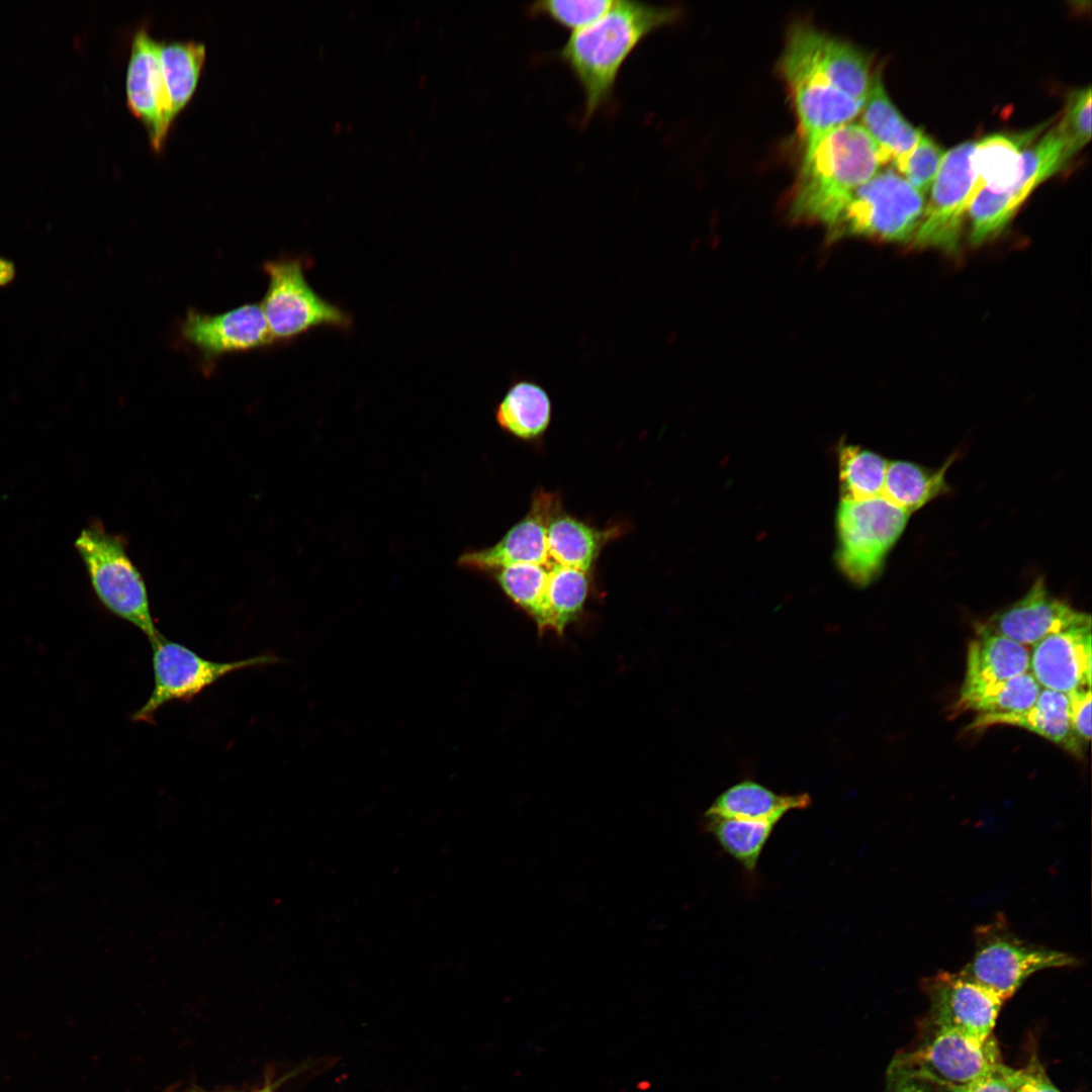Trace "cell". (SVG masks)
Masks as SVG:
<instances>
[{
    "label": "cell",
    "mask_w": 1092,
    "mask_h": 1092,
    "mask_svg": "<svg viewBox=\"0 0 1092 1092\" xmlns=\"http://www.w3.org/2000/svg\"><path fill=\"white\" fill-rule=\"evenodd\" d=\"M505 595L540 628L544 615L549 572L543 565L519 563L494 570Z\"/></svg>",
    "instance_id": "31"
},
{
    "label": "cell",
    "mask_w": 1092,
    "mask_h": 1092,
    "mask_svg": "<svg viewBox=\"0 0 1092 1092\" xmlns=\"http://www.w3.org/2000/svg\"><path fill=\"white\" fill-rule=\"evenodd\" d=\"M927 1084L929 1083L891 1064L887 1076L886 1092H927Z\"/></svg>",
    "instance_id": "38"
},
{
    "label": "cell",
    "mask_w": 1092,
    "mask_h": 1092,
    "mask_svg": "<svg viewBox=\"0 0 1092 1092\" xmlns=\"http://www.w3.org/2000/svg\"><path fill=\"white\" fill-rule=\"evenodd\" d=\"M892 1064L945 1090L992 1075L1002 1062L992 1034L979 1041L957 1030L935 1029L922 1046Z\"/></svg>",
    "instance_id": "10"
},
{
    "label": "cell",
    "mask_w": 1092,
    "mask_h": 1092,
    "mask_svg": "<svg viewBox=\"0 0 1092 1092\" xmlns=\"http://www.w3.org/2000/svg\"><path fill=\"white\" fill-rule=\"evenodd\" d=\"M770 822L706 815L704 827L743 869L753 874L774 827Z\"/></svg>",
    "instance_id": "29"
},
{
    "label": "cell",
    "mask_w": 1092,
    "mask_h": 1092,
    "mask_svg": "<svg viewBox=\"0 0 1092 1092\" xmlns=\"http://www.w3.org/2000/svg\"><path fill=\"white\" fill-rule=\"evenodd\" d=\"M860 123L876 143L883 165L907 155L923 133L908 122L889 98L880 72L873 76Z\"/></svg>",
    "instance_id": "21"
},
{
    "label": "cell",
    "mask_w": 1092,
    "mask_h": 1092,
    "mask_svg": "<svg viewBox=\"0 0 1092 1092\" xmlns=\"http://www.w3.org/2000/svg\"><path fill=\"white\" fill-rule=\"evenodd\" d=\"M1041 689L1028 671L997 682L966 701L956 703L953 712L974 711L978 715L1022 712L1034 704Z\"/></svg>",
    "instance_id": "32"
},
{
    "label": "cell",
    "mask_w": 1092,
    "mask_h": 1092,
    "mask_svg": "<svg viewBox=\"0 0 1092 1092\" xmlns=\"http://www.w3.org/2000/svg\"><path fill=\"white\" fill-rule=\"evenodd\" d=\"M1030 651L988 627L979 630L967 651L966 672L956 703L985 689L1029 671Z\"/></svg>",
    "instance_id": "18"
},
{
    "label": "cell",
    "mask_w": 1092,
    "mask_h": 1092,
    "mask_svg": "<svg viewBox=\"0 0 1092 1092\" xmlns=\"http://www.w3.org/2000/svg\"><path fill=\"white\" fill-rule=\"evenodd\" d=\"M1077 964L1068 952L1019 937L1004 915L997 914L976 927L972 958L961 972L1005 1002L1032 974Z\"/></svg>",
    "instance_id": "5"
},
{
    "label": "cell",
    "mask_w": 1092,
    "mask_h": 1092,
    "mask_svg": "<svg viewBox=\"0 0 1092 1092\" xmlns=\"http://www.w3.org/2000/svg\"><path fill=\"white\" fill-rule=\"evenodd\" d=\"M151 646L154 687L145 704L132 714L135 722L153 723L156 713L167 703L190 702L230 673L278 661L272 654L231 662L212 661L162 634L151 641Z\"/></svg>",
    "instance_id": "9"
},
{
    "label": "cell",
    "mask_w": 1092,
    "mask_h": 1092,
    "mask_svg": "<svg viewBox=\"0 0 1092 1092\" xmlns=\"http://www.w3.org/2000/svg\"><path fill=\"white\" fill-rule=\"evenodd\" d=\"M908 517V513L883 495L863 500L841 499L837 514V560L852 582L866 585L874 579Z\"/></svg>",
    "instance_id": "7"
},
{
    "label": "cell",
    "mask_w": 1092,
    "mask_h": 1092,
    "mask_svg": "<svg viewBox=\"0 0 1092 1092\" xmlns=\"http://www.w3.org/2000/svg\"><path fill=\"white\" fill-rule=\"evenodd\" d=\"M1069 719L1076 736L1086 745L1091 738V690L1080 688L1067 693Z\"/></svg>",
    "instance_id": "37"
},
{
    "label": "cell",
    "mask_w": 1092,
    "mask_h": 1092,
    "mask_svg": "<svg viewBox=\"0 0 1092 1092\" xmlns=\"http://www.w3.org/2000/svg\"><path fill=\"white\" fill-rule=\"evenodd\" d=\"M678 17L675 7L615 1L599 19L572 32L558 58L583 92L585 122L612 99L621 68L639 43Z\"/></svg>",
    "instance_id": "1"
},
{
    "label": "cell",
    "mask_w": 1092,
    "mask_h": 1092,
    "mask_svg": "<svg viewBox=\"0 0 1092 1092\" xmlns=\"http://www.w3.org/2000/svg\"><path fill=\"white\" fill-rule=\"evenodd\" d=\"M559 503L561 499L556 493L537 490L527 515L496 544L463 553L458 558V565L478 571H494L519 563L546 565L549 560L548 522Z\"/></svg>",
    "instance_id": "15"
},
{
    "label": "cell",
    "mask_w": 1092,
    "mask_h": 1092,
    "mask_svg": "<svg viewBox=\"0 0 1092 1092\" xmlns=\"http://www.w3.org/2000/svg\"><path fill=\"white\" fill-rule=\"evenodd\" d=\"M1091 640V623L1046 636L1030 651V673L1046 690L1067 694L1090 688Z\"/></svg>",
    "instance_id": "17"
},
{
    "label": "cell",
    "mask_w": 1092,
    "mask_h": 1092,
    "mask_svg": "<svg viewBox=\"0 0 1092 1092\" xmlns=\"http://www.w3.org/2000/svg\"><path fill=\"white\" fill-rule=\"evenodd\" d=\"M888 463L871 451L843 446L839 452L842 499L863 500L882 495Z\"/></svg>",
    "instance_id": "30"
},
{
    "label": "cell",
    "mask_w": 1092,
    "mask_h": 1092,
    "mask_svg": "<svg viewBox=\"0 0 1092 1092\" xmlns=\"http://www.w3.org/2000/svg\"><path fill=\"white\" fill-rule=\"evenodd\" d=\"M922 990L929 1000L928 1019L935 1029L962 1032L985 1041L1004 1003L997 995L967 978L961 971H940L924 978Z\"/></svg>",
    "instance_id": "12"
},
{
    "label": "cell",
    "mask_w": 1092,
    "mask_h": 1092,
    "mask_svg": "<svg viewBox=\"0 0 1092 1092\" xmlns=\"http://www.w3.org/2000/svg\"><path fill=\"white\" fill-rule=\"evenodd\" d=\"M997 1073L1012 1092H1060L1036 1062L1022 1069H1013L1000 1064Z\"/></svg>",
    "instance_id": "36"
},
{
    "label": "cell",
    "mask_w": 1092,
    "mask_h": 1092,
    "mask_svg": "<svg viewBox=\"0 0 1092 1092\" xmlns=\"http://www.w3.org/2000/svg\"><path fill=\"white\" fill-rule=\"evenodd\" d=\"M74 545L102 605L138 628L150 642L157 639L161 633L152 616L145 580L127 555L122 537L95 521L81 531Z\"/></svg>",
    "instance_id": "4"
},
{
    "label": "cell",
    "mask_w": 1092,
    "mask_h": 1092,
    "mask_svg": "<svg viewBox=\"0 0 1092 1092\" xmlns=\"http://www.w3.org/2000/svg\"><path fill=\"white\" fill-rule=\"evenodd\" d=\"M179 333L208 362L274 343L259 303H247L216 314L189 309L180 323Z\"/></svg>",
    "instance_id": "13"
},
{
    "label": "cell",
    "mask_w": 1092,
    "mask_h": 1092,
    "mask_svg": "<svg viewBox=\"0 0 1092 1092\" xmlns=\"http://www.w3.org/2000/svg\"><path fill=\"white\" fill-rule=\"evenodd\" d=\"M945 1090L947 1092H1012L1007 1083L997 1072L978 1079L966 1086L950 1087Z\"/></svg>",
    "instance_id": "39"
},
{
    "label": "cell",
    "mask_w": 1092,
    "mask_h": 1092,
    "mask_svg": "<svg viewBox=\"0 0 1092 1092\" xmlns=\"http://www.w3.org/2000/svg\"><path fill=\"white\" fill-rule=\"evenodd\" d=\"M163 81L174 117L192 97L205 62L206 48L194 40H158Z\"/></svg>",
    "instance_id": "26"
},
{
    "label": "cell",
    "mask_w": 1092,
    "mask_h": 1092,
    "mask_svg": "<svg viewBox=\"0 0 1092 1092\" xmlns=\"http://www.w3.org/2000/svg\"><path fill=\"white\" fill-rule=\"evenodd\" d=\"M924 196L892 169L879 170L857 187L825 230L831 240L863 237L904 243L923 214Z\"/></svg>",
    "instance_id": "3"
},
{
    "label": "cell",
    "mask_w": 1092,
    "mask_h": 1092,
    "mask_svg": "<svg viewBox=\"0 0 1092 1092\" xmlns=\"http://www.w3.org/2000/svg\"><path fill=\"white\" fill-rule=\"evenodd\" d=\"M611 0H546L533 2L528 10L532 16H543L573 31L579 30L606 13L614 4Z\"/></svg>",
    "instance_id": "34"
},
{
    "label": "cell",
    "mask_w": 1092,
    "mask_h": 1092,
    "mask_svg": "<svg viewBox=\"0 0 1092 1092\" xmlns=\"http://www.w3.org/2000/svg\"><path fill=\"white\" fill-rule=\"evenodd\" d=\"M810 804L808 794H777L753 781H743L719 795L706 815L778 824L788 812L807 809Z\"/></svg>",
    "instance_id": "22"
},
{
    "label": "cell",
    "mask_w": 1092,
    "mask_h": 1092,
    "mask_svg": "<svg viewBox=\"0 0 1092 1092\" xmlns=\"http://www.w3.org/2000/svg\"><path fill=\"white\" fill-rule=\"evenodd\" d=\"M947 467L930 471L910 462H890L882 495L910 515L946 490Z\"/></svg>",
    "instance_id": "27"
},
{
    "label": "cell",
    "mask_w": 1092,
    "mask_h": 1092,
    "mask_svg": "<svg viewBox=\"0 0 1092 1092\" xmlns=\"http://www.w3.org/2000/svg\"><path fill=\"white\" fill-rule=\"evenodd\" d=\"M883 165L860 123L838 126L805 147L788 213L794 221L830 225L849 195Z\"/></svg>",
    "instance_id": "2"
},
{
    "label": "cell",
    "mask_w": 1092,
    "mask_h": 1092,
    "mask_svg": "<svg viewBox=\"0 0 1092 1092\" xmlns=\"http://www.w3.org/2000/svg\"><path fill=\"white\" fill-rule=\"evenodd\" d=\"M779 65L785 80L811 78L862 102L874 76L863 51L807 23L792 26Z\"/></svg>",
    "instance_id": "6"
},
{
    "label": "cell",
    "mask_w": 1092,
    "mask_h": 1092,
    "mask_svg": "<svg viewBox=\"0 0 1092 1092\" xmlns=\"http://www.w3.org/2000/svg\"><path fill=\"white\" fill-rule=\"evenodd\" d=\"M1033 136L1034 131L1012 136L995 133L976 143L971 158L972 199L982 189L1003 192L1014 184L1020 171L1023 147L1028 146Z\"/></svg>",
    "instance_id": "24"
},
{
    "label": "cell",
    "mask_w": 1092,
    "mask_h": 1092,
    "mask_svg": "<svg viewBox=\"0 0 1092 1092\" xmlns=\"http://www.w3.org/2000/svg\"><path fill=\"white\" fill-rule=\"evenodd\" d=\"M1068 161L1057 127L1023 149L1019 175L1012 186L1000 192L1017 211L1032 190L1058 172Z\"/></svg>",
    "instance_id": "28"
},
{
    "label": "cell",
    "mask_w": 1092,
    "mask_h": 1092,
    "mask_svg": "<svg viewBox=\"0 0 1092 1092\" xmlns=\"http://www.w3.org/2000/svg\"><path fill=\"white\" fill-rule=\"evenodd\" d=\"M613 534L568 515L559 503L548 522V552L558 565L589 573L603 545Z\"/></svg>",
    "instance_id": "25"
},
{
    "label": "cell",
    "mask_w": 1092,
    "mask_h": 1092,
    "mask_svg": "<svg viewBox=\"0 0 1092 1092\" xmlns=\"http://www.w3.org/2000/svg\"><path fill=\"white\" fill-rule=\"evenodd\" d=\"M303 267L296 258L263 264L268 286L259 304L274 342L291 340L317 327L347 329L352 324L345 310L311 288Z\"/></svg>",
    "instance_id": "8"
},
{
    "label": "cell",
    "mask_w": 1092,
    "mask_h": 1092,
    "mask_svg": "<svg viewBox=\"0 0 1092 1092\" xmlns=\"http://www.w3.org/2000/svg\"><path fill=\"white\" fill-rule=\"evenodd\" d=\"M1091 623L1090 615L1054 597L1042 578L1011 606L995 615L986 627L1024 646L1049 635Z\"/></svg>",
    "instance_id": "16"
},
{
    "label": "cell",
    "mask_w": 1092,
    "mask_h": 1092,
    "mask_svg": "<svg viewBox=\"0 0 1092 1092\" xmlns=\"http://www.w3.org/2000/svg\"><path fill=\"white\" fill-rule=\"evenodd\" d=\"M125 92L127 105L145 124L152 147L162 150L175 117L161 73L158 40L146 28L138 29L131 39Z\"/></svg>",
    "instance_id": "14"
},
{
    "label": "cell",
    "mask_w": 1092,
    "mask_h": 1092,
    "mask_svg": "<svg viewBox=\"0 0 1092 1092\" xmlns=\"http://www.w3.org/2000/svg\"><path fill=\"white\" fill-rule=\"evenodd\" d=\"M995 725H1010L1033 732L1061 746L1075 757H1082L1084 743L1074 733L1069 719L1067 694L1041 689L1028 709L1011 714L978 715L968 727L982 730Z\"/></svg>",
    "instance_id": "20"
},
{
    "label": "cell",
    "mask_w": 1092,
    "mask_h": 1092,
    "mask_svg": "<svg viewBox=\"0 0 1092 1092\" xmlns=\"http://www.w3.org/2000/svg\"><path fill=\"white\" fill-rule=\"evenodd\" d=\"M1064 143L1068 159L1080 151L1091 138V89L1073 91L1064 115L1056 126Z\"/></svg>",
    "instance_id": "35"
},
{
    "label": "cell",
    "mask_w": 1092,
    "mask_h": 1092,
    "mask_svg": "<svg viewBox=\"0 0 1092 1092\" xmlns=\"http://www.w3.org/2000/svg\"><path fill=\"white\" fill-rule=\"evenodd\" d=\"M944 154L932 139L922 135L907 155L892 164L919 194L925 196L939 172Z\"/></svg>",
    "instance_id": "33"
},
{
    "label": "cell",
    "mask_w": 1092,
    "mask_h": 1092,
    "mask_svg": "<svg viewBox=\"0 0 1092 1092\" xmlns=\"http://www.w3.org/2000/svg\"><path fill=\"white\" fill-rule=\"evenodd\" d=\"M800 129L808 147L828 131L852 122L861 112L864 102L838 89L808 78L786 80Z\"/></svg>",
    "instance_id": "19"
},
{
    "label": "cell",
    "mask_w": 1092,
    "mask_h": 1092,
    "mask_svg": "<svg viewBox=\"0 0 1092 1092\" xmlns=\"http://www.w3.org/2000/svg\"><path fill=\"white\" fill-rule=\"evenodd\" d=\"M498 426L510 435L525 441L540 438L552 418V402L547 390L528 377L514 379L495 407Z\"/></svg>",
    "instance_id": "23"
},
{
    "label": "cell",
    "mask_w": 1092,
    "mask_h": 1092,
    "mask_svg": "<svg viewBox=\"0 0 1092 1092\" xmlns=\"http://www.w3.org/2000/svg\"><path fill=\"white\" fill-rule=\"evenodd\" d=\"M261 1092H270V1090L267 1088V1089H265V1090H263Z\"/></svg>",
    "instance_id": "40"
},
{
    "label": "cell",
    "mask_w": 1092,
    "mask_h": 1092,
    "mask_svg": "<svg viewBox=\"0 0 1092 1092\" xmlns=\"http://www.w3.org/2000/svg\"><path fill=\"white\" fill-rule=\"evenodd\" d=\"M975 145L965 142L944 154L929 201L912 238L914 246L957 250L963 218L973 200L971 158Z\"/></svg>",
    "instance_id": "11"
}]
</instances>
